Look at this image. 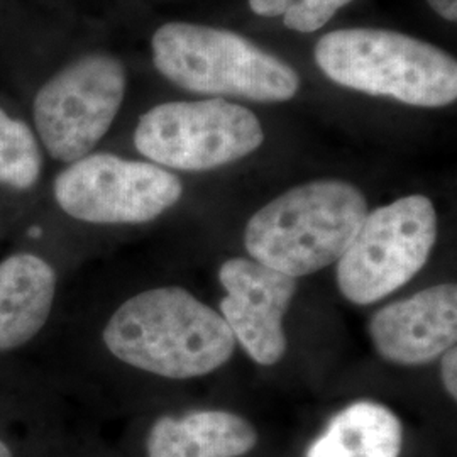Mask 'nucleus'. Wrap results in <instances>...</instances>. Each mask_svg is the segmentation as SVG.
Masks as SVG:
<instances>
[{
  "label": "nucleus",
  "mask_w": 457,
  "mask_h": 457,
  "mask_svg": "<svg viewBox=\"0 0 457 457\" xmlns=\"http://www.w3.org/2000/svg\"><path fill=\"white\" fill-rule=\"evenodd\" d=\"M370 336L383 360L422 366L437 360L457 341V288L436 285L376 312Z\"/></svg>",
  "instance_id": "10"
},
{
  "label": "nucleus",
  "mask_w": 457,
  "mask_h": 457,
  "mask_svg": "<svg viewBox=\"0 0 457 457\" xmlns=\"http://www.w3.org/2000/svg\"><path fill=\"white\" fill-rule=\"evenodd\" d=\"M41 171L37 136L24 120L0 109V185L26 192L37 183Z\"/></svg>",
  "instance_id": "14"
},
{
  "label": "nucleus",
  "mask_w": 457,
  "mask_h": 457,
  "mask_svg": "<svg viewBox=\"0 0 457 457\" xmlns=\"http://www.w3.org/2000/svg\"><path fill=\"white\" fill-rule=\"evenodd\" d=\"M256 16L281 17L295 33H315L353 0H247Z\"/></svg>",
  "instance_id": "15"
},
{
  "label": "nucleus",
  "mask_w": 457,
  "mask_h": 457,
  "mask_svg": "<svg viewBox=\"0 0 457 457\" xmlns=\"http://www.w3.org/2000/svg\"><path fill=\"white\" fill-rule=\"evenodd\" d=\"M264 143L258 115L226 98L166 102L141 115L134 146L151 163L209 171L254 153Z\"/></svg>",
  "instance_id": "5"
},
{
  "label": "nucleus",
  "mask_w": 457,
  "mask_h": 457,
  "mask_svg": "<svg viewBox=\"0 0 457 457\" xmlns=\"http://www.w3.org/2000/svg\"><path fill=\"white\" fill-rule=\"evenodd\" d=\"M430 9L447 22L457 21V0H427Z\"/></svg>",
  "instance_id": "17"
},
{
  "label": "nucleus",
  "mask_w": 457,
  "mask_h": 457,
  "mask_svg": "<svg viewBox=\"0 0 457 457\" xmlns=\"http://www.w3.org/2000/svg\"><path fill=\"white\" fill-rule=\"evenodd\" d=\"M219 279L228 292L220 315L234 339L258 364H277L287 353L283 317L296 294V278L254 260L232 258L220 266Z\"/></svg>",
  "instance_id": "9"
},
{
  "label": "nucleus",
  "mask_w": 457,
  "mask_h": 457,
  "mask_svg": "<svg viewBox=\"0 0 457 457\" xmlns=\"http://www.w3.org/2000/svg\"><path fill=\"white\" fill-rule=\"evenodd\" d=\"M313 58L328 80L368 96L427 109L456 102V58L409 34L337 29L317 41Z\"/></svg>",
  "instance_id": "3"
},
{
  "label": "nucleus",
  "mask_w": 457,
  "mask_h": 457,
  "mask_svg": "<svg viewBox=\"0 0 457 457\" xmlns=\"http://www.w3.org/2000/svg\"><path fill=\"white\" fill-rule=\"evenodd\" d=\"M128 88L124 63L109 53H88L56 71L33 102L34 128L49 156L73 163L109 132Z\"/></svg>",
  "instance_id": "7"
},
{
  "label": "nucleus",
  "mask_w": 457,
  "mask_h": 457,
  "mask_svg": "<svg viewBox=\"0 0 457 457\" xmlns=\"http://www.w3.org/2000/svg\"><path fill=\"white\" fill-rule=\"evenodd\" d=\"M153 63L166 80L209 98L287 102L300 90L294 66L241 34L192 22H166L151 37Z\"/></svg>",
  "instance_id": "4"
},
{
  "label": "nucleus",
  "mask_w": 457,
  "mask_h": 457,
  "mask_svg": "<svg viewBox=\"0 0 457 457\" xmlns=\"http://www.w3.org/2000/svg\"><path fill=\"white\" fill-rule=\"evenodd\" d=\"M256 444L258 432L243 417L200 410L181 419H158L146 447L147 457H241Z\"/></svg>",
  "instance_id": "12"
},
{
  "label": "nucleus",
  "mask_w": 457,
  "mask_h": 457,
  "mask_svg": "<svg viewBox=\"0 0 457 457\" xmlns=\"http://www.w3.org/2000/svg\"><path fill=\"white\" fill-rule=\"evenodd\" d=\"M368 200L349 181L294 187L254 213L245 245L254 262L298 278L339 262L368 215Z\"/></svg>",
  "instance_id": "2"
},
{
  "label": "nucleus",
  "mask_w": 457,
  "mask_h": 457,
  "mask_svg": "<svg viewBox=\"0 0 457 457\" xmlns=\"http://www.w3.org/2000/svg\"><path fill=\"white\" fill-rule=\"evenodd\" d=\"M442 379H444V386L445 392L449 393V396L453 400L457 398V351L456 345L451 347L449 351H445L442 354L441 361Z\"/></svg>",
  "instance_id": "16"
},
{
  "label": "nucleus",
  "mask_w": 457,
  "mask_h": 457,
  "mask_svg": "<svg viewBox=\"0 0 457 457\" xmlns=\"http://www.w3.org/2000/svg\"><path fill=\"white\" fill-rule=\"evenodd\" d=\"M402 439V424L392 410L356 402L330 420L307 457H398Z\"/></svg>",
  "instance_id": "13"
},
{
  "label": "nucleus",
  "mask_w": 457,
  "mask_h": 457,
  "mask_svg": "<svg viewBox=\"0 0 457 457\" xmlns=\"http://www.w3.org/2000/svg\"><path fill=\"white\" fill-rule=\"evenodd\" d=\"M104 343L117 360L170 379L209 375L236 347L222 315L180 287L126 300L104 328Z\"/></svg>",
  "instance_id": "1"
},
{
  "label": "nucleus",
  "mask_w": 457,
  "mask_h": 457,
  "mask_svg": "<svg viewBox=\"0 0 457 457\" xmlns=\"http://www.w3.org/2000/svg\"><path fill=\"white\" fill-rule=\"evenodd\" d=\"M0 457H14L11 449L5 445V442L0 441Z\"/></svg>",
  "instance_id": "18"
},
{
  "label": "nucleus",
  "mask_w": 457,
  "mask_h": 457,
  "mask_svg": "<svg viewBox=\"0 0 457 457\" xmlns=\"http://www.w3.org/2000/svg\"><path fill=\"white\" fill-rule=\"evenodd\" d=\"M437 241V212L425 195H409L368 212L337 262L341 294L370 305L415 277Z\"/></svg>",
  "instance_id": "6"
},
{
  "label": "nucleus",
  "mask_w": 457,
  "mask_h": 457,
  "mask_svg": "<svg viewBox=\"0 0 457 457\" xmlns=\"http://www.w3.org/2000/svg\"><path fill=\"white\" fill-rule=\"evenodd\" d=\"M53 195L80 222L145 224L180 202L183 183L158 164L90 153L54 179Z\"/></svg>",
  "instance_id": "8"
},
{
  "label": "nucleus",
  "mask_w": 457,
  "mask_h": 457,
  "mask_svg": "<svg viewBox=\"0 0 457 457\" xmlns=\"http://www.w3.org/2000/svg\"><path fill=\"white\" fill-rule=\"evenodd\" d=\"M56 271L45 258L16 253L0 262V353L31 343L46 326L56 296Z\"/></svg>",
  "instance_id": "11"
}]
</instances>
